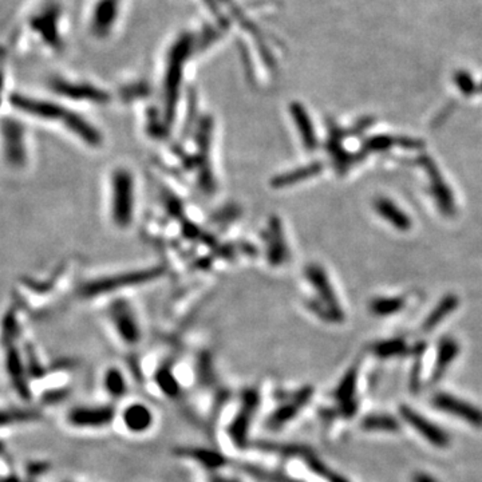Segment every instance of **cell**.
Listing matches in <instances>:
<instances>
[{"instance_id":"17","label":"cell","mask_w":482,"mask_h":482,"mask_svg":"<svg viewBox=\"0 0 482 482\" xmlns=\"http://www.w3.org/2000/svg\"><path fill=\"white\" fill-rule=\"evenodd\" d=\"M291 113L294 117L295 125L302 135L304 147H307L308 150H314L316 147V135L306 109L299 104H294L291 106Z\"/></svg>"},{"instance_id":"13","label":"cell","mask_w":482,"mask_h":482,"mask_svg":"<svg viewBox=\"0 0 482 482\" xmlns=\"http://www.w3.org/2000/svg\"><path fill=\"white\" fill-rule=\"evenodd\" d=\"M307 278L308 280L315 285V288L318 290V292L323 297V302L330 309L331 319L333 321H340L342 312H340V308L336 303V297H335L334 292L330 287V283L327 280V276L324 275V272L321 271V268L312 266V267H308Z\"/></svg>"},{"instance_id":"5","label":"cell","mask_w":482,"mask_h":482,"mask_svg":"<svg viewBox=\"0 0 482 482\" xmlns=\"http://www.w3.org/2000/svg\"><path fill=\"white\" fill-rule=\"evenodd\" d=\"M160 275V269H147V271H137L130 273H123L120 276L109 278L106 280L92 281L82 288V294L85 296H95V295L106 294L116 291L121 287L126 285H137L141 283H147L153 278Z\"/></svg>"},{"instance_id":"19","label":"cell","mask_w":482,"mask_h":482,"mask_svg":"<svg viewBox=\"0 0 482 482\" xmlns=\"http://www.w3.org/2000/svg\"><path fill=\"white\" fill-rule=\"evenodd\" d=\"M104 388L111 398H123L128 393V383L125 375L116 367L107 369L106 373L104 375Z\"/></svg>"},{"instance_id":"2","label":"cell","mask_w":482,"mask_h":482,"mask_svg":"<svg viewBox=\"0 0 482 482\" xmlns=\"http://www.w3.org/2000/svg\"><path fill=\"white\" fill-rule=\"evenodd\" d=\"M134 180L126 169H117L111 178V216L116 225L128 228L133 220Z\"/></svg>"},{"instance_id":"1","label":"cell","mask_w":482,"mask_h":482,"mask_svg":"<svg viewBox=\"0 0 482 482\" xmlns=\"http://www.w3.org/2000/svg\"><path fill=\"white\" fill-rule=\"evenodd\" d=\"M193 44L194 43L190 35H183L174 43L173 49L169 54L168 68H166V75H165V105H166L165 111H166L168 120L173 117L175 104L178 99V90H180V85L183 80V70L190 55Z\"/></svg>"},{"instance_id":"11","label":"cell","mask_w":482,"mask_h":482,"mask_svg":"<svg viewBox=\"0 0 482 482\" xmlns=\"http://www.w3.org/2000/svg\"><path fill=\"white\" fill-rule=\"evenodd\" d=\"M309 394H311V390L306 388V390L300 391L299 394L294 395L291 398V401L288 400L280 406H278L269 416V421H268L269 428L279 430L281 426H284L285 424L292 421L296 414L300 412L302 406L309 400Z\"/></svg>"},{"instance_id":"25","label":"cell","mask_w":482,"mask_h":482,"mask_svg":"<svg viewBox=\"0 0 482 482\" xmlns=\"http://www.w3.org/2000/svg\"><path fill=\"white\" fill-rule=\"evenodd\" d=\"M457 306V299L455 296H449L446 297L438 307L434 309V312L428 316V321L425 323V328L430 330L433 328L435 324H438L441 319H443L449 312H452V309Z\"/></svg>"},{"instance_id":"16","label":"cell","mask_w":482,"mask_h":482,"mask_svg":"<svg viewBox=\"0 0 482 482\" xmlns=\"http://www.w3.org/2000/svg\"><path fill=\"white\" fill-rule=\"evenodd\" d=\"M120 0H99L93 13V31L97 35H106L117 18Z\"/></svg>"},{"instance_id":"26","label":"cell","mask_w":482,"mask_h":482,"mask_svg":"<svg viewBox=\"0 0 482 482\" xmlns=\"http://www.w3.org/2000/svg\"><path fill=\"white\" fill-rule=\"evenodd\" d=\"M38 416L34 412H27V410H13V412H0V426L8 425L13 422H25V421H32Z\"/></svg>"},{"instance_id":"14","label":"cell","mask_w":482,"mask_h":482,"mask_svg":"<svg viewBox=\"0 0 482 482\" xmlns=\"http://www.w3.org/2000/svg\"><path fill=\"white\" fill-rule=\"evenodd\" d=\"M58 18L59 10L55 7H50L38 16H35L31 23V26L34 27L54 49L61 46V39L58 34Z\"/></svg>"},{"instance_id":"6","label":"cell","mask_w":482,"mask_h":482,"mask_svg":"<svg viewBox=\"0 0 482 482\" xmlns=\"http://www.w3.org/2000/svg\"><path fill=\"white\" fill-rule=\"evenodd\" d=\"M3 153L10 163L20 166L26 161L25 135L16 122L3 125Z\"/></svg>"},{"instance_id":"29","label":"cell","mask_w":482,"mask_h":482,"mask_svg":"<svg viewBox=\"0 0 482 482\" xmlns=\"http://www.w3.org/2000/svg\"><path fill=\"white\" fill-rule=\"evenodd\" d=\"M375 351L378 355L381 357H391V355H398L400 352L404 351V345L401 340H393V342H388V343H382L378 345L375 347Z\"/></svg>"},{"instance_id":"21","label":"cell","mask_w":482,"mask_h":482,"mask_svg":"<svg viewBox=\"0 0 482 482\" xmlns=\"http://www.w3.org/2000/svg\"><path fill=\"white\" fill-rule=\"evenodd\" d=\"M458 354V346L455 340L452 339H443L440 346V351H438V359H437V366H435V371H434V378H440L442 373L446 370V367L449 366V363L455 359Z\"/></svg>"},{"instance_id":"23","label":"cell","mask_w":482,"mask_h":482,"mask_svg":"<svg viewBox=\"0 0 482 482\" xmlns=\"http://www.w3.org/2000/svg\"><path fill=\"white\" fill-rule=\"evenodd\" d=\"M157 383L163 394H166L169 398H175L180 394V385L168 367L161 369L157 373Z\"/></svg>"},{"instance_id":"22","label":"cell","mask_w":482,"mask_h":482,"mask_svg":"<svg viewBox=\"0 0 482 482\" xmlns=\"http://www.w3.org/2000/svg\"><path fill=\"white\" fill-rule=\"evenodd\" d=\"M319 171H321V165L319 163L309 165V166H306V168L294 171L291 173L281 174L278 178L273 180V185L278 187L292 185L295 183H297L299 180H304V178H308V177H311L314 174L319 173Z\"/></svg>"},{"instance_id":"9","label":"cell","mask_w":482,"mask_h":482,"mask_svg":"<svg viewBox=\"0 0 482 482\" xmlns=\"http://www.w3.org/2000/svg\"><path fill=\"white\" fill-rule=\"evenodd\" d=\"M51 86L56 93L66 95L73 99L92 101V102H106L109 99V95L104 90L97 89L92 85L74 83V82L65 80H54L51 82Z\"/></svg>"},{"instance_id":"20","label":"cell","mask_w":482,"mask_h":482,"mask_svg":"<svg viewBox=\"0 0 482 482\" xmlns=\"http://www.w3.org/2000/svg\"><path fill=\"white\" fill-rule=\"evenodd\" d=\"M376 209L385 218H388L394 227L398 228L401 230H406L410 228L412 223H410L409 217H406V214L401 212L391 201L385 200V199L378 200Z\"/></svg>"},{"instance_id":"3","label":"cell","mask_w":482,"mask_h":482,"mask_svg":"<svg viewBox=\"0 0 482 482\" xmlns=\"http://www.w3.org/2000/svg\"><path fill=\"white\" fill-rule=\"evenodd\" d=\"M260 395L254 390H245L241 397V406L239 413L235 416L233 422L229 425V435L235 445L245 446L248 442V434L251 430V424L254 421V415L259 407Z\"/></svg>"},{"instance_id":"24","label":"cell","mask_w":482,"mask_h":482,"mask_svg":"<svg viewBox=\"0 0 482 482\" xmlns=\"http://www.w3.org/2000/svg\"><path fill=\"white\" fill-rule=\"evenodd\" d=\"M363 428L366 430L397 431L400 428V425L395 419L388 415H371L363 421Z\"/></svg>"},{"instance_id":"31","label":"cell","mask_w":482,"mask_h":482,"mask_svg":"<svg viewBox=\"0 0 482 482\" xmlns=\"http://www.w3.org/2000/svg\"><path fill=\"white\" fill-rule=\"evenodd\" d=\"M6 453V449H4V446L1 445V442H0V455H3Z\"/></svg>"},{"instance_id":"18","label":"cell","mask_w":482,"mask_h":482,"mask_svg":"<svg viewBox=\"0 0 482 482\" xmlns=\"http://www.w3.org/2000/svg\"><path fill=\"white\" fill-rule=\"evenodd\" d=\"M268 259L272 264H281L287 259V247L281 232L280 223H272L268 232Z\"/></svg>"},{"instance_id":"7","label":"cell","mask_w":482,"mask_h":482,"mask_svg":"<svg viewBox=\"0 0 482 482\" xmlns=\"http://www.w3.org/2000/svg\"><path fill=\"white\" fill-rule=\"evenodd\" d=\"M111 321L117 330V334H120L121 339L126 345H137L141 339V328L137 323V319L130 308L125 303H117L111 308Z\"/></svg>"},{"instance_id":"28","label":"cell","mask_w":482,"mask_h":482,"mask_svg":"<svg viewBox=\"0 0 482 482\" xmlns=\"http://www.w3.org/2000/svg\"><path fill=\"white\" fill-rule=\"evenodd\" d=\"M354 390H355V371L352 370L348 373L347 376L345 378V381L342 382L340 388L338 390V398L343 403H346L352 398Z\"/></svg>"},{"instance_id":"30","label":"cell","mask_w":482,"mask_h":482,"mask_svg":"<svg viewBox=\"0 0 482 482\" xmlns=\"http://www.w3.org/2000/svg\"><path fill=\"white\" fill-rule=\"evenodd\" d=\"M413 482H437L434 478H431L428 474H416L413 478Z\"/></svg>"},{"instance_id":"10","label":"cell","mask_w":482,"mask_h":482,"mask_svg":"<svg viewBox=\"0 0 482 482\" xmlns=\"http://www.w3.org/2000/svg\"><path fill=\"white\" fill-rule=\"evenodd\" d=\"M434 404L443 412H447L450 414L457 415L462 419H465L469 424L482 428V413L477 410L474 406L469 404L466 402L459 401L453 395L447 394H438L434 398Z\"/></svg>"},{"instance_id":"27","label":"cell","mask_w":482,"mask_h":482,"mask_svg":"<svg viewBox=\"0 0 482 482\" xmlns=\"http://www.w3.org/2000/svg\"><path fill=\"white\" fill-rule=\"evenodd\" d=\"M403 306L402 299H382L373 304V311L379 315H390L393 312H397Z\"/></svg>"},{"instance_id":"12","label":"cell","mask_w":482,"mask_h":482,"mask_svg":"<svg viewBox=\"0 0 482 482\" xmlns=\"http://www.w3.org/2000/svg\"><path fill=\"white\" fill-rule=\"evenodd\" d=\"M401 414L416 431H419L433 445L446 446L449 443L447 435L442 431L441 428H437L435 425L428 422V419H425L422 415L415 413L414 410H412L409 407H402Z\"/></svg>"},{"instance_id":"15","label":"cell","mask_w":482,"mask_h":482,"mask_svg":"<svg viewBox=\"0 0 482 482\" xmlns=\"http://www.w3.org/2000/svg\"><path fill=\"white\" fill-rule=\"evenodd\" d=\"M181 457H185L189 459H193L196 464H199L206 470H218V469L227 466V458L218 452H214L211 449H202V447H181L175 452Z\"/></svg>"},{"instance_id":"8","label":"cell","mask_w":482,"mask_h":482,"mask_svg":"<svg viewBox=\"0 0 482 482\" xmlns=\"http://www.w3.org/2000/svg\"><path fill=\"white\" fill-rule=\"evenodd\" d=\"M121 419L126 430L132 434H145L153 428L154 414L145 403L133 402L123 409Z\"/></svg>"},{"instance_id":"4","label":"cell","mask_w":482,"mask_h":482,"mask_svg":"<svg viewBox=\"0 0 482 482\" xmlns=\"http://www.w3.org/2000/svg\"><path fill=\"white\" fill-rule=\"evenodd\" d=\"M116 418V410L110 404L77 406L67 414L71 426L78 428H102L109 426Z\"/></svg>"}]
</instances>
